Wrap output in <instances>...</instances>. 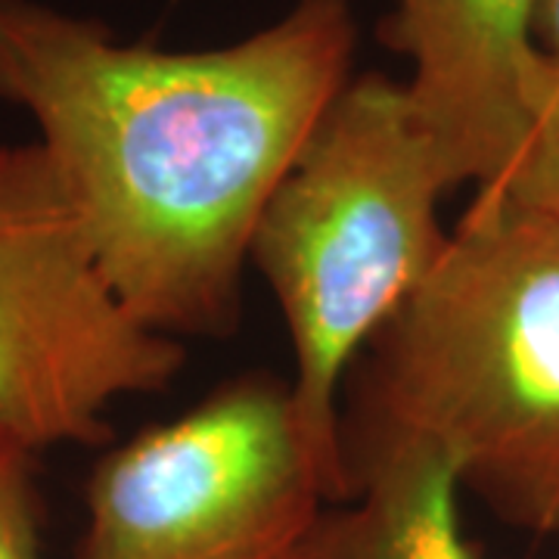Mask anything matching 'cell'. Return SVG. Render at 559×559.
Masks as SVG:
<instances>
[{"instance_id":"10","label":"cell","mask_w":559,"mask_h":559,"mask_svg":"<svg viewBox=\"0 0 559 559\" xmlns=\"http://www.w3.org/2000/svg\"><path fill=\"white\" fill-rule=\"evenodd\" d=\"M540 47L550 53V60L559 62V0H544L538 22Z\"/></svg>"},{"instance_id":"1","label":"cell","mask_w":559,"mask_h":559,"mask_svg":"<svg viewBox=\"0 0 559 559\" xmlns=\"http://www.w3.org/2000/svg\"><path fill=\"white\" fill-rule=\"evenodd\" d=\"M352 0H296L212 50L119 40L0 0V100L22 109L103 277L146 330L224 336L271 193L355 79Z\"/></svg>"},{"instance_id":"8","label":"cell","mask_w":559,"mask_h":559,"mask_svg":"<svg viewBox=\"0 0 559 559\" xmlns=\"http://www.w3.org/2000/svg\"><path fill=\"white\" fill-rule=\"evenodd\" d=\"M479 193L559 221V62L544 60L535 84L532 131L507 175Z\"/></svg>"},{"instance_id":"3","label":"cell","mask_w":559,"mask_h":559,"mask_svg":"<svg viewBox=\"0 0 559 559\" xmlns=\"http://www.w3.org/2000/svg\"><path fill=\"white\" fill-rule=\"evenodd\" d=\"M454 190L404 81L358 75L326 109L261 212L249 261L293 342L296 417L352 476L342 395L364 348L441 259Z\"/></svg>"},{"instance_id":"9","label":"cell","mask_w":559,"mask_h":559,"mask_svg":"<svg viewBox=\"0 0 559 559\" xmlns=\"http://www.w3.org/2000/svg\"><path fill=\"white\" fill-rule=\"evenodd\" d=\"M35 451L0 429V559L40 557Z\"/></svg>"},{"instance_id":"5","label":"cell","mask_w":559,"mask_h":559,"mask_svg":"<svg viewBox=\"0 0 559 559\" xmlns=\"http://www.w3.org/2000/svg\"><path fill=\"white\" fill-rule=\"evenodd\" d=\"M183 345L128 314L44 146H0V429L35 454L100 444L121 399L178 380Z\"/></svg>"},{"instance_id":"6","label":"cell","mask_w":559,"mask_h":559,"mask_svg":"<svg viewBox=\"0 0 559 559\" xmlns=\"http://www.w3.org/2000/svg\"><path fill=\"white\" fill-rule=\"evenodd\" d=\"M544 0H395L382 22L389 50L411 62V106L454 187L498 183L532 131L547 60Z\"/></svg>"},{"instance_id":"4","label":"cell","mask_w":559,"mask_h":559,"mask_svg":"<svg viewBox=\"0 0 559 559\" xmlns=\"http://www.w3.org/2000/svg\"><path fill=\"white\" fill-rule=\"evenodd\" d=\"M352 488L308 441L286 382L237 377L97 460L72 559H301Z\"/></svg>"},{"instance_id":"7","label":"cell","mask_w":559,"mask_h":559,"mask_svg":"<svg viewBox=\"0 0 559 559\" xmlns=\"http://www.w3.org/2000/svg\"><path fill=\"white\" fill-rule=\"evenodd\" d=\"M345 451L352 498L323 513L301 559H479L444 451L414 436H355Z\"/></svg>"},{"instance_id":"2","label":"cell","mask_w":559,"mask_h":559,"mask_svg":"<svg viewBox=\"0 0 559 559\" xmlns=\"http://www.w3.org/2000/svg\"><path fill=\"white\" fill-rule=\"evenodd\" d=\"M342 436H414L500 520L559 535V221L476 193L358 360Z\"/></svg>"}]
</instances>
